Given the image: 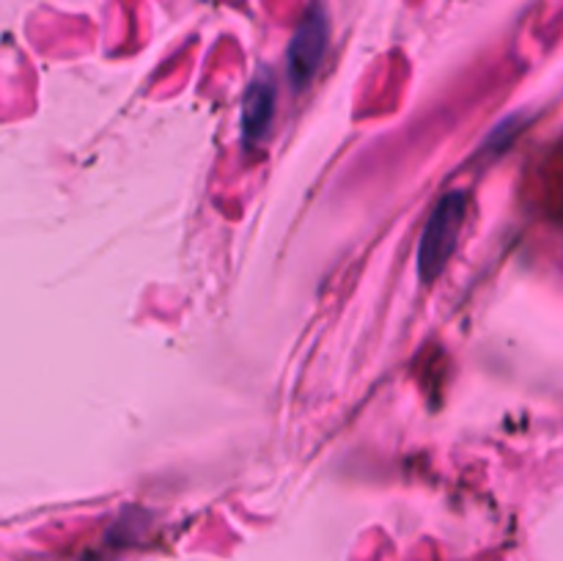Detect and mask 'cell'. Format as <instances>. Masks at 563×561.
Listing matches in <instances>:
<instances>
[{"label": "cell", "mask_w": 563, "mask_h": 561, "mask_svg": "<svg viewBox=\"0 0 563 561\" xmlns=\"http://www.w3.org/2000/svg\"><path fill=\"white\" fill-rule=\"evenodd\" d=\"M467 198L460 190L449 193L438 201L427 229H423L421 245H418V273L421 278L434 280L445 270L449 258L454 256L456 242H460L462 226H465Z\"/></svg>", "instance_id": "1"}, {"label": "cell", "mask_w": 563, "mask_h": 561, "mask_svg": "<svg viewBox=\"0 0 563 561\" xmlns=\"http://www.w3.org/2000/svg\"><path fill=\"white\" fill-rule=\"evenodd\" d=\"M328 16L319 6H313L306 16H302L300 28L295 31L289 44V77L297 88H302L306 82H311V77L317 75L319 64H322L324 53H328Z\"/></svg>", "instance_id": "2"}, {"label": "cell", "mask_w": 563, "mask_h": 561, "mask_svg": "<svg viewBox=\"0 0 563 561\" xmlns=\"http://www.w3.org/2000/svg\"><path fill=\"white\" fill-rule=\"evenodd\" d=\"M275 116V86L269 77H256L242 105V135L247 143L262 141Z\"/></svg>", "instance_id": "3"}]
</instances>
